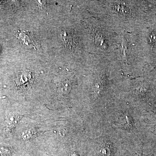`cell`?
Listing matches in <instances>:
<instances>
[{"instance_id": "obj_3", "label": "cell", "mask_w": 156, "mask_h": 156, "mask_svg": "<svg viewBox=\"0 0 156 156\" xmlns=\"http://www.w3.org/2000/svg\"><path fill=\"white\" fill-rule=\"evenodd\" d=\"M72 156H78L77 155V154H75V153H73L72 155Z\"/></svg>"}, {"instance_id": "obj_1", "label": "cell", "mask_w": 156, "mask_h": 156, "mask_svg": "<svg viewBox=\"0 0 156 156\" xmlns=\"http://www.w3.org/2000/svg\"><path fill=\"white\" fill-rule=\"evenodd\" d=\"M19 38L22 40L25 44L28 46L31 45L35 47V48H38V43L36 40L35 38L32 36L31 33L28 32L23 31L19 33Z\"/></svg>"}, {"instance_id": "obj_2", "label": "cell", "mask_w": 156, "mask_h": 156, "mask_svg": "<svg viewBox=\"0 0 156 156\" xmlns=\"http://www.w3.org/2000/svg\"><path fill=\"white\" fill-rule=\"evenodd\" d=\"M31 78V74L28 72H23L20 74L16 79V84L18 86L23 85L28 82Z\"/></svg>"}]
</instances>
